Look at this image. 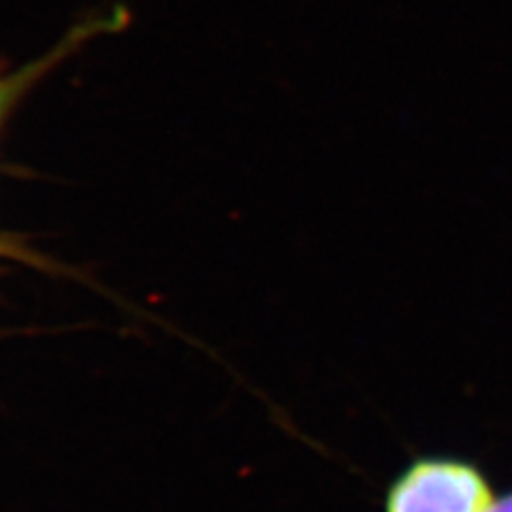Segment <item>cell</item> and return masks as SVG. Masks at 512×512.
<instances>
[{
    "instance_id": "3",
    "label": "cell",
    "mask_w": 512,
    "mask_h": 512,
    "mask_svg": "<svg viewBox=\"0 0 512 512\" xmlns=\"http://www.w3.org/2000/svg\"><path fill=\"white\" fill-rule=\"evenodd\" d=\"M485 512H512V489L502 495H495Z\"/></svg>"
},
{
    "instance_id": "2",
    "label": "cell",
    "mask_w": 512,
    "mask_h": 512,
    "mask_svg": "<svg viewBox=\"0 0 512 512\" xmlns=\"http://www.w3.org/2000/svg\"><path fill=\"white\" fill-rule=\"evenodd\" d=\"M105 26H107V20H96V22L77 26L54 47V50L24 64V67H20L18 71H11L0 77V128H3L5 120L15 109V105L24 99L32 86L39 84L47 73H50L54 67H58L64 58H69L75 50H79V47H82L88 39L99 35L101 30H105Z\"/></svg>"
},
{
    "instance_id": "1",
    "label": "cell",
    "mask_w": 512,
    "mask_h": 512,
    "mask_svg": "<svg viewBox=\"0 0 512 512\" xmlns=\"http://www.w3.org/2000/svg\"><path fill=\"white\" fill-rule=\"evenodd\" d=\"M495 495L476 461L425 455L412 459L391 480L382 512H485Z\"/></svg>"
}]
</instances>
